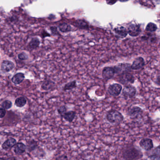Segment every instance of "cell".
Masks as SVG:
<instances>
[{"instance_id":"e0dca14e","label":"cell","mask_w":160,"mask_h":160,"mask_svg":"<svg viewBox=\"0 0 160 160\" xmlns=\"http://www.w3.org/2000/svg\"><path fill=\"white\" fill-rule=\"evenodd\" d=\"M56 85V83L50 79L45 80L41 85V89L45 91H49Z\"/></svg>"},{"instance_id":"ffe728a7","label":"cell","mask_w":160,"mask_h":160,"mask_svg":"<svg viewBox=\"0 0 160 160\" xmlns=\"http://www.w3.org/2000/svg\"><path fill=\"white\" fill-rule=\"evenodd\" d=\"M27 104V100L24 96H21L18 97L15 101V105L19 108L24 107Z\"/></svg>"},{"instance_id":"ab89813d","label":"cell","mask_w":160,"mask_h":160,"mask_svg":"<svg viewBox=\"0 0 160 160\" xmlns=\"http://www.w3.org/2000/svg\"><path fill=\"white\" fill-rule=\"evenodd\" d=\"M0 160H6V158H4V157H1Z\"/></svg>"},{"instance_id":"7402d4cb","label":"cell","mask_w":160,"mask_h":160,"mask_svg":"<svg viewBox=\"0 0 160 160\" xmlns=\"http://www.w3.org/2000/svg\"><path fill=\"white\" fill-rule=\"evenodd\" d=\"M77 87V81L73 80L72 81L66 83L63 88V91H70L76 88Z\"/></svg>"},{"instance_id":"277c9868","label":"cell","mask_w":160,"mask_h":160,"mask_svg":"<svg viewBox=\"0 0 160 160\" xmlns=\"http://www.w3.org/2000/svg\"><path fill=\"white\" fill-rule=\"evenodd\" d=\"M131 65L132 64L128 63H119L114 67L115 74L120 75L125 73L130 72L132 70Z\"/></svg>"},{"instance_id":"ba28073f","label":"cell","mask_w":160,"mask_h":160,"mask_svg":"<svg viewBox=\"0 0 160 160\" xmlns=\"http://www.w3.org/2000/svg\"><path fill=\"white\" fill-rule=\"evenodd\" d=\"M114 67H105L103 68L102 71V76L105 80H109L114 76L115 74Z\"/></svg>"},{"instance_id":"d6a6232c","label":"cell","mask_w":160,"mask_h":160,"mask_svg":"<svg viewBox=\"0 0 160 160\" xmlns=\"http://www.w3.org/2000/svg\"><path fill=\"white\" fill-rule=\"evenodd\" d=\"M118 1V0H106V1L108 4L112 5L115 4Z\"/></svg>"},{"instance_id":"7c38bea8","label":"cell","mask_w":160,"mask_h":160,"mask_svg":"<svg viewBox=\"0 0 160 160\" xmlns=\"http://www.w3.org/2000/svg\"><path fill=\"white\" fill-rule=\"evenodd\" d=\"M139 145L145 150H150L154 147L153 141L150 139H143L140 142Z\"/></svg>"},{"instance_id":"6da1fadb","label":"cell","mask_w":160,"mask_h":160,"mask_svg":"<svg viewBox=\"0 0 160 160\" xmlns=\"http://www.w3.org/2000/svg\"><path fill=\"white\" fill-rule=\"evenodd\" d=\"M106 119L112 124L121 123L124 119V117L120 112L115 110H109L106 114Z\"/></svg>"},{"instance_id":"d6986e66","label":"cell","mask_w":160,"mask_h":160,"mask_svg":"<svg viewBox=\"0 0 160 160\" xmlns=\"http://www.w3.org/2000/svg\"><path fill=\"white\" fill-rule=\"evenodd\" d=\"M76 116V113L73 110H70L69 112H67L64 114L62 118L68 122L71 123L75 119Z\"/></svg>"},{"instance_id":"f35d334b","label":"cell","mask_w":160,"mask_h":160,"mask_svg":"<svg viewBox=\"0 0 160 160\" xmlns=\"http://www.w3.org/2000/svg\"><path fill=\"white\" fill-rule=\"evenodd\" d=\"M120 2H127V1H129V0H119Z\"/></svg>"},{"instance_id":"484cf974","label":"cell","mask_w":160,"mask_h":160,"mask_svg":"<svg viewBox=\"0 0 160 160\" xmlns=\"http://www.w3.org/2000/svg\"><path fill=\"white\" fill-rule=\"evenodd\" d=\"M12 102L10 100H5L1 103V106L6 110H9L12 107Z\"/></svg>"},{"instance_id":"ac0fdd59","label":"cell","mask_w":160,"mask_h":160,"mask_svg":"<svg viewBox=\"0 0 160 160\" xmlns=\"http://www.w3.org/2000/svg\"><path fill=\"white\" fill-rule=\"evenodd\" d=\"M40 41L38 38H33L32 39L29 43L27 47L31 50H35L40 46Z\"/></svg>"},{"instance_id":"8d00e7d4","label":"cell","mask_w":160,"mask_h":160,"mask_svg":"<svg viewBox=\"0 0 160 160\" xmlns=\"http://www.w3.org/2000/svg\"><path fill=\"white\" fill-rule=\"evenodd\" d=\"M141 39L143 41H146L149 39V38L147 36H143L141 37Z\"/></svg>"},{"instance_id":"3957f363","label":"cell","mask_w":160,"mask_h":160,"mask_svg":"<svg viewBox=\"0 0 160 160\" xmlns=\"http://www.w3.org/2000/svg\"><path fill=\"white\" fill-rule=\"evenodd\" d=\"M118 81L123 85H129L133 83L135 81L134 76L130 72L118 75Z\"/></svg>"},{"instance_id":"4fadbf2b","label":"cell","mask_w":160,"mask_h":160,"mask_svg":"<svg viewBox=\"0 0 160 160\" xmlns=\"http://www.w3.org/2000/svg\"><path fill=\"white\" fill-rule=\"evenodd\" d=\"M114 32L118 38L124 39L127 36L128 30L125 27L122 26H118L114 29Z\"/></svg>"},{"instance_id":"4316f807","label":"cell","mask_w":160,"mask_h":160,"mask_svg":"<svg viewBox=\"0 0 160 160\" xmlns=\"http://www.w3.org/2000/svg\"><path fill=\"white\" fill-rule=\"evenodd\" d=\"M18 58L20 61H26L29 59V55L25 52H21L18 54Z\"/></svg>"},{"instance_id":"44dd1931","label":"cell","mask_w":160,"mask_h":160,"mask_svg":"<svg viewBox=\"0 0 160 160\" xmlns=\"http://www.w3.org/2000/svg\"><path fill=\"white\" fill-rule=\"evenodd\" d=\"M75 25L78 28L82 30H88L89 25L88 23L84 20H78L75 22Z\"/></svg>"},{"instance_id":"4dcf8cb0","label":"cell","mask_w":160,"mask_h":160,"mask_svg":"<svg viewBox=\"0 0 160 160\" xmlns=\"http://www.w3.org/2000/svg\"><path fill=\"white\" fill-rule=\"evenodd\" d=\"M54 160H68V158L66 155H63L57 157Z\"/></svg>"},{"instance_id":"f1b7e54d","label":"cell","mask_w":160,"mask_h":160,"mask_svg":"<svg viewBox=\"0 0 160 160\" xmlns=\"http://www.w3.org/2000/svg\"><path fill=\"white\" fill-rule=\"evenodd\" d=\"M50 30L52 33L54 35H61L58 31L57 27H55V26L50 27Z\"/></svg>"},{"instance_id":"9a60e30c","label":"cell","mask_w":160,"mask_h":160,"mask_svg":"<svg viewBox=\"0 0 160 160\" xmlns=\"http://www.w3.org/2000/svg\"><path fill=\"white\" fill-rule=\"evenodd\" d=\"M26 149H27L26 145L22 142H19L16 144L14 147L13 150L16 155L19 156L23 155L25 152Z\"/></svg>"},{"instance_id":"e575fe53","label":"cell","mask_w":160,"mask_h":160,"mask_svg":"<svg viewBox=\"0 0 160 160\" xmlns=\"http://www.w3.org/2000/svg\"><path fill=\"white\" fill-rule=\"evenodd\" d=\"M154 154L160 156V146H159V147H158L157 148L155 149V153H154Z\"/></svg>"},{"instance_id":"5bb4252c","label":"cell","mask_w":160,"mask_h":160,"mask_svg":"<svg viewBox=\"0 0 160 160\" xmlns=\"http://www.w3.org/2000/svg\"><path fill=\"white\" fill-rule=\"evenodd\" d=\"M25 79V75L22 72L17 73L13 76L11 81L13 84L16 85H19L24 81Z\"/></svg>"},{"instance_id":"83f0119b","label":"cell","mask_w":160,"mask_h":160,"mask_svg":"<svg viewBox=\"0 0 160 160\" xmlns=\"http://www.w3.org/2000/svg\"><path fill=\"white\" fill-rule=\"evenodd\" d=\"M57 112L61 117H63V115L67 112V108L65 105L60 106L59 108L57 109Z\"/></svg>"},{"instance_id":"2e32d148","label":"cell","mask_w":160,"mask_h":160,"mask_svg":"<svg viewBox=\"0 0 160 160\" xmlns=\"http://www.w3.org/2000/svg\"><path fill=\"white\" fill-rule=\"evenodd\" d=\"M143 110L138 106H134L129 110L128 114L130 117L133 118H137L141 116L142 114Z\"/></svg>"},{"instance_id":"30bf717a","label":"cell","mask_w":160,"mask_h":160,"mask_svg":"<svg viewBox=\"0 0 160 160\" xmlns=\"http://www.w3.org/2000/svg\"><path fill=\"white\" fill-rule=\"evenodd\" d=\"M145 65V60L142 57H138L135 59L131 65V68L133 70H137L141 69Z\"/></svg>"},{"instance_id":"d4e9b609","label":"cell","mask_w":160,"mask_h":160,"mask_svg":"<svg viewBox=\"0 0 160 160\" xmlns=\"http://www.w3.org/2000/svg\"><path fill=\"white\" fill-rule=\"evenodd\" d=\"M157 30V25L156 24L153 23H149L147 24V25L146 26V30L147 32L153 33L156 32V30Z\"/></svg>"},{"instance_id":"52a82bcc","label":"cell","mask_w":160,"mask_h":160,"mask_svg":"<svg viewBox=\"0 0 160 160\" xmlns=\"http://www.w3.org/2000/svg\"><path fill=\"white\" fill-rule=\"evenodd\" d=\"M128 33L131 37H137L141 32V26L136 24H131L128 27Z\"/></svg>"},{"instance_id":"1f68e13d","label":"cell","mask_w":160,"mask_h":160,"mask_svg":"<svg viewBox=\"0 0 160 160\" xmlns=\"http://www.w3.org/2000/svg\"><path fill=\"white\" fill-rule=\"evenodd\" d=\"M151 160H160V156L154 154L150 157Z\"/></svg>"},{"instance_id":"603a6c76","label":"cell","mask_w":160,"mask_h":160,"mask_svg":"<svg viewBox=\"0 0 160 160\" xmlns=\"http://www.w3.org/2000/svg\"><path fill=\"white\" fill-rule=\"evenodd\" d=\"M27 150L29 152H31L34 150L38 147V142L35 140H31L27 142L26 144Z\"/></svg>"},{"instance_id":"836d02e7","label":"cell","mask_w":160,"mask_h":160,"mask_svg":"<svg viewBox=\"0 0 160 160\" xmlns=\"http://www.w3.org/2000/svg\"><path fill=\"white\" fill-rule=\"evenodd\" d=\"M42 36L43 38H45L47 37H50V35L47 33L46 31H43L42 33Z\"/></svg>"},{"instance_id":"8fae6325","label":"cell","mask_w":160,"mask_h":160,"mask_svg":"<svg viewBox=\"0 0 160 160\" xmlns=\"http://www.w3.org/2000/svg\"><path fill=\"white\" fill-rule=\"evenodd\" d=\"M16 143L17 142L15 139L12 137L9 138L2 143L1 145V148L4 150H8L9 149L14 147Z\"/></svg>"},{"instance_id":"cb8c5ba5","label":"cell","mask_w":160,"mask_h":160,"mask_svg":"<svg viewBox=\"0 0 160 160\" xmlns=\"http://www.w3.org/2000/svg\"><path fill=\"white\" fill-rule=\"evenodd\" d=\"M60 32L63 33H68L71 30V27L66 23L60 24L58 26Z\"/></svg>"},{"instance_id":"8992f818","label":"cell","mask_w":160,"mask_h":160,"mask_svg":"<svg viewBox=\"0 0 160 160\" xmlns=\"http://www.w3.org/2000/svg\"><path fill=\"white\" fill-rule=\"evenodd\" d=\"M122 90V85L118 83H113L108 87V93L112 96H118L121 94Z\"/></svg>"},{"instance_id":"d590c367","label":"cell","mask_w":160,"mask_h":160,"mask_svg":"<svg viewBox=\"0 0 160 160\" xmlns=\"http://www.w3.org/2000/svg\"><path fill=\"white\" fill-rule=\"evenodd\" d=\"M156 84L157 85L160 86V76H157V78L156 79V81H155Z\"/></svg>"},{"instance_id":"60d3db41","label":"cell","mask_w":160,"mask_h":160,"mask_svg":"<svg viewBox=\"0 0 160 160\" xmlns=\"http://www.w3.org/2000/svg\"><path fill=\"white\" fill-rule=\"evenodd\" d=\"M156 1L158 3H160V0H156Z\"/></svg>"},{"instance_id":"74e56055","label":"cell","mask_w":160,"mask_h":160,"mask_svg":"<svg viewBox=\"0 0 160 160\" xmlns=\"http://www.w3.org/2000/svg\"><path fill=\"white\" fill-rule=\"evenodd\" d=\"M6 160H16V158L14 157H10V158H8V159H6Z\"/></svg>"},{"instance_id":"f546056e","label":"cell","mask_w":160,"mask_h":160,"mask_svg":"<svg viewBox=\"0 0 160 160\" xmlns=\"http://www.w3.org/2000/svg\"><path fill=\"white\" fill-rule=\"evenodd\" d=\"M6 114V109L1 107L0 109V118L1 119H3L5 116Z\"/></svg>"},{"instance_id":"9c48e42d","label":"cell","mask_w":160,"mask_h":160,"mask_svg":"<svg viewBox=\"0 0 160 160\" xmlns=\"http://www.w3.org/2000/svg\"><path fill=\"white\" fill-rule=\"evenodd\" d=\"M141 153L138 152L136 149H131L128 150L127 151L125 152V159L130 160H136V159H138L140 157H141Z\"/></svg>"},{"instance_id":"7a4b0ae2","label":"cell","mask_w":160,"mask_h":160,"mask_svg":"<svg viewBox=\"0 0 160 160\" xmlns=\"http://www.w3.org/2000/svg\"><path fill=\"white\" fill-rule=\"evenodd\" d=\"M137 93L136 88L132 85H127L122 90V96L125 99L133 98Z\"/></svg>"},{"instance_id":"5b68a950","label":"cell","mask_w":160,"mask_h":160,"mask_svg":"<svg viewBox=\"0 0 160 160\" xmlns=\"http://www.w3.org/2000/svg\"><path fill=\"white\" fill-rule=\"evenodd\" d=\"M15 67L14 63L9 60H3L1 65V70L3 74H7L13 70Z\"/></svg>"}]
</instances>
